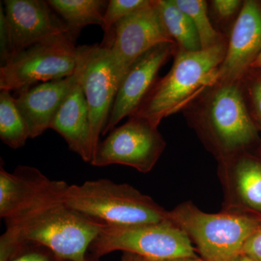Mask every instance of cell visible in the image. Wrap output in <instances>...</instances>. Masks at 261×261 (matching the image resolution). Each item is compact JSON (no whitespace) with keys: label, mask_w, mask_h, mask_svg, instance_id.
Returning a JSON list of instances; mask_svg holds the SVG:
<instances>
[{"label":"cell","mask_w":261,"mask_h":261,"mask_svg":"<svg viewBox=\"0 0 261 261\" xmlns=\"http://www.w3.org/2000/svg\"><path fill=\"white\" fill-rule=\"evenodd\" d=\"M184 111L189 124L218 162L250 149L258 139L240 82H216Z\"/></svg>","instance_id":"1"},{"label":"cell","mask_w":261,"mask_h":261,"mask_svg":"<svg viewBox=\"0 0 261 261\" xmlns=\"http://www.w3.org/2000/svg\"><path fill=\"white\" fill-rule=\"evenodd\" d=\"M102 228L63 202L48 205L6 222L0 238V261L10 260L27 245L46 247L62 260L83 261Z\"/></svg>","instance_id":"2"},{"label":"cell","mask_w":261,"mask_h":261,"mask_svg":"<svg viewBox=\"0 0 261 261\" xmlns=\"http://www.w3.org/2000/svg\"><path fill=\"white\" fill-rule=\"evenodd\" d=\"M227 42L197 51L178 50L167 74L157 80L132 116L159 127L164 118L184 111L207 87L218 82Z\"/></svg>","instance_id":"3"},{"label":"cell","mask_w":261,"mask_h":261,"mask_svg":"<svg viewBox=\"0 0 261 261\" xmlns=\"http://www.w3.org/2000/svg\"><path fill=\"white\" fill-rule=\"evenodd\" d=\"M63 203L101 228L156 224L168 219V211L149 196L129 185L106 178L69 185Z\"/></svg>","instance_id":"4"},{"label":"cell","mask_w":261,"mask_h":261,"mask_svg":"<svg viewBox=\"0 0 261 261\" xmlns=\"http://www.w3.org/2000/svg\"><path fill=\"white\" fill-rule=\"evenodd\" d=\"M168 219L187 233L204 261H234L261 224V216L224 211L207 214L191 201L168 211Z\"/></svg>","instance_id":"5"},{"label":"cell","mask_w":261,"mask_h":261,"mask_svg":"<svg viewBox=\"0 0 261 261\" xmlns=\"http://www.w3.org/2000/svg\"><path fill=\"white\" fill-rule=\"evenodd\" d=\"M89 250L98 258L116 251L147 260L197 256L187 233L169 219L156 224L102 228Z\"/></svg>","instance_id":"6"},{"label":"cell","mask_w":261,"mask_h":261,"mask_svg":"<svg viewBox=\"0 0 261 261\" xmlns=\"http://www.w3.org/2000/svg\"><path fill=\"white\" fill-rule=\"evenodd\" d=\"M80 47L68 35L37 43L10 58L0 68V90L20 92L38 82L67 78L75 73Z\"/></svg>","instance_id":"7"},{"label":"cell","mask_w":261,"mask_h":261,"mask_svg":"<svg viewBox=\"0 0 261 261\" xmlns=\"http://www.w3.org/2000/svg\"><path fill=\"white\" fill-rule=\"evenodd\" d=\"M54 12L47 1L41 0H5L1 3V65L37 43L60 36L70 37L66 24Z\"/></svg>","instance_id":"8"},{"label":"cell","mask_w":261,"mask_h":261,"mask_svg":"<svg viewBox=\"0 0 261 261\" xmlns=\"http://www.w3.org/2000/svg\"><path fill=\"white\" fill-rule=\"evenodd\" d=\"M166 147L158 127L147 120L129 116L99 142L90 164L96 167L123 165L139 172H150Z\"/></svg>","instance_id":"9"},{"label":"cell","mask_w":261,"mask_h":261,"mask_svg":"<svg viewBox=\"0 0 261 261\" xmlns=\"http://www.w3.org/2000/svg\"><path fill=\"white\" fill-rule=\"evenodd\" d=\"M163 43L175 42L163 23L159 1L148 0L118 22L102 44L109 48L115 69L122 81L140 56Z\"/></svg>","instance_id":"10"},{"label":"cell","mask_w":261,"mask_h":261,"mask_svg":"<svg viewBox=\"0 0 261 261\" xmlns=\"http://www.w3.org/2000/svg\"><path fill=\"white\" fill-rule=\"evenodd\" d=\"M69 185L51 180L37 168L19 166L13 173L0 167V217L5 222L63 202Z\"/></svg>","instance_id":"11"},{"label":"cell","mask_w":261,"mask_h":261,"mask_svg":"<svg viewBox=\"0 0 261 261\" xmlns=\"http://www.w3.org/2000/svg\"><path fill=\"white\" fill-rule=\"evenodd\" d=\"M80 48L82 86L88 105L94 154L107 125L121 81L107 46L102 43Z\"/></svg>","instance_id":"12"},{"label":"cell","mask_w":261,"mask_h":261,"mask_svg":"<svg viewBox=\"0 0 261 261\" xmlns=\"http://www.w3.org/2000/svg\"><path fill=\"white\" fill-rule=\"evenodd\" d=\"M177 51L175 43H163L149 49L130 65L120 84L102 136L137 111L157 81L161 67Z\"/></svg>","instance_id":"13"},{"label":"cell","mask_w":261,"mask_h":261,"mask_svg":"<svg viewBox=\"0 0 261 261\" xmlns=\"http://www.w3.org/2000/svg\"><path fill=\"white\" fill-rule=\"evenodd\" d=\"M222 211L261 216V159L250 149L219 161Z\"/></svg>","instance_id":"14"},{"label":"cell","mask_w":261,"mask_h":261,"mask_svg":"<svg viewBox=\"0 0 261 261\" xmlns=\"http://www.w3.org/2000/svg\"><path fill=\"white\" fill-rule=\"evenodd\" d=\"M261 51V3L243 2L233 24L218 82H240Z\"/></svg>","instance_id":"15"},{"label":"cell","mask_w":261,"mask_h":261,"mask_svg":"<svg viewBox=\"0 0 261 261\" xmlns=\"http://www.w3.org/2000/svg\"><path fill=\"white\" fill-rule=\"evenodd\" d=\"M76 74L74 84L55 114L49 128L63 137L72 152L84 162L90 163L93 145L88 105L82 86L80 58Z\"/></svg>","instance_id":"16"},{"label":"cell","mask_w":261,"mask_h":261,"mask_svg":"<svg viewBox=\"0 0 261 261\" xmlns=\"http://www.w3.org/2000/svg\"><path fill=\"white\" fill-rule=\"evenodd\" d=\"M76 75L75 70L67 78L44 82L18 92L15 104L28 124L31 139L37 138L49 129Z\"/></svg>","instance_id":"17"},{"label":"cell","mask_w":261,"mask_h":261,"mask_svg":"<svg viewBox=\"0 0 261 261\" xmlns=\"http://www.w3.org/2000/svg\"><path fill=\"white\" fill-rule=\"evenodd\" d=\"M51 9L61 17L73 41L84 27L104 23L108 2L104 0H49Z\"/></svg>","instance_id":"18"},{"label":"cell","mask_w":261,"mask_h":261,"mask_svg":"<svg viewBox=\"0 0 261 261\" xmlns=\"http://www.w3.org/2000/svg\"><path fill=\"white\" fill-rule=\"evenodd\" d=\"M163 23L178 50L200 51V38L188 15L177 6L175 0H158Z\"/></svg>","instance_id":"19"},{"label":"cell","mask_w":261,"mask_h":261,"mask_svg":"<svg viewBox=\"0 0 261 261\" xmlns=\"http://www.w3.org/2000/svg\"><path fill=\"white\" fill-rule=\"evenodd\" d=\"M30 138L28 124L8 91L0 92V139L13 149L21 148Z\"/></svg>","instance_id":"20"},{"label":"cell","mask_w":261,"mask_h":261,"mask_svg":"<svg viewBox=\"0 0 261 261\" xmlns=\"http://www.w3.org/2000/svg\"><path fill=\"white\" fill-rule=\"evenodd\" d=\"M178 8L188 15L195 25L202 49H208L225 42L222 34L213 27L207 3L204 0H175Z\"/></svg>","instance_id":"21"},{"label":"cell","mask_w":261,"mask_h":261,"mask_svg":"<svg viewBox=\"0 0 261 261\" xmlns=\"http://www.w3.org/2000/svg\"><path fill=\"white\" fill-rule=\"evenodd\" d=\"M245 103L255 124L261 125V69L250 68L240 82Z\"/></svg>","instance_id":"22"},{"label":"cell","mask_w":261,"mask_h":261,"mask_svg":"<svg viewBox=\"0 0 261 261\" xmlns=\"http://www.w3.org/2000/svg\"><path fill=\"white\" fill-rule=\"evenodd\" d=\"M148 0H110L104 15L102 29L105 37L110 34L116 24L127 15L147 4Z\"/></svg>","instance_id":"23"},{"label":"cell","mask_w":261,"mask_h":261,"mask_svg":"<svg viewBox=\"0 0 261 261\" xmlns=\"http://www.w3.org/2000/svg\"><path fill=\"white\" fill-rule=\"evenodd\" d=\"M50 250L39 245H27L8 261H61Z\"/></svg>","instance_id":"24"},{"label":"cell","mask_w":261,"mask_h":261,"mask_svg":"<svg viewBox=\"0 0 261 261\" xmlns=\"http://www.w3.org/2000/svg\"><path fill=\"white\" fill-rule=\"evenodd\" d=\"M212 9L220 19H227L241 10L243 2L240 0H214L211 1Z\"/></svg>","instance_id":"25"},{"label":"cell","mask_w":261,"mask_h":261,"mask_svg":"<svg viewBox=\"0 0 261 261\" xmlns=\"http://www.w3.org/2000/svg\"><path fill=\"white\" fill-rule=\"evenodd\" d=\"M243 254L255 260L261 261V224L256 231L245 242L243 246Z\"/></svg>","instance_id":"26"},{"label":"cell","mask_w":261,"mask_h":261,"mask_svg":"<svg viewBox=\"0 0 261 261\" xmlns=\"http://www.w3.org/2000/svg\"><path fill=\"white\" fill-rule=\"evenodd\" d=\"M120 261H147L144 257L139 256L135 254L128 253V252H123Z\"/></svg>","instance_id":"27"},{"label":"cell","mask_w":261,"mask_h":261,"mask_svg":"<svg viewBox=\"0 0 261 261\" xmlns=\"http://www.w3.org/2000/svg\"><path fill=\"white\" fill-rule=\"evenodd\" d=\"M147 261H204L199 256L195 257H177V258L169 259V260H147Z\"/></svg>","instance_id":"28"},{"label":"cell","mask_w":261,"mask_h":261,"mask_svg":"<svg viewBox=\"0 0 261 261\" xmlns=\"http://www.w3.org/2000/svg\"><path fill=\"white\" fill-rule=\"evenodd\" d=\"M234 261H260L252 258V257L247 256V255L241 254Z\"/></svg>","instance_id":"29"},{"label":"cell","mask_w":261,"mask_h":261,"mask_svg":"<svg viewBox=\"0 0 261 261\" xmlns=\"http://www.w3.org/2000/svg\"><path fill=\"white\" fill-rule=\"evenodd\" d=\"M250 68H260L261 69V51L259 56H257V59L252 63Z\"/></svg>","instance_id":"30"},{"label":"cell","mask_w":261,"mask_h":261,"mask_svg":"<svg viewBox=\"0 0 261 261\" xmlns=\"http://www.w3.org/2000/svg\"><path fill=\"white\" fill-rule=\"evenodd\" d=\"M61 261H71V260H61ZM83 261H99V258L98 257L94 256V255H87V257H86L85 260Z\"/></svg>","instance_id":"31"},{"label":"cell","mask_w":261,"mask_h":261,"mask_svg":"<svg viewBox=\"0 0 261 261\" xmlns=\"http://www.w3.org/2000/svg\"><path fill=\"white\" fill-rule=\"evenodd\" d=\"M257 127V129H258V130H260V132H261V125H256Z\"/></svg>","instance_id":"32"}]
</instances>
